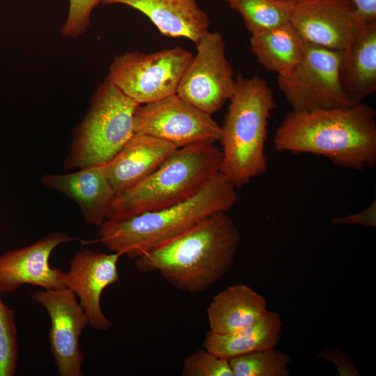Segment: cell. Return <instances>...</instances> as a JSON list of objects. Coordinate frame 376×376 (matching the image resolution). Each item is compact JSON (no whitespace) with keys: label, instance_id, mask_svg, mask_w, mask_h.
<instances>
[{"label":"cell","instance_id":"obj_1","mask_svg":"<svg viewBox=\"0 0 376 376\" xmlns=\"http://www.w3.org/2000/svg\"><path fill=\"white\" fill-rule=\"evenodd\" d=\"M376 111L365 102L287 113L277 127L279 152L310 153L334 164L361 171L376 165Z\"/></svg>","mask_w":376,"mask_h":376},{"label":"cell","instance_id":"obj_2","mask_svg":"<svg viewBox=\"0 0 376 376\" xmlns=\"http://www.w3.org/2000/svg\"><path fill=\"white\" fill-rule=\"evenodd\" d=\"M240 239L227 212H217L173 241L136 258L135 267L142 274L159 272L180 291L203 292L230 270Z\"/></svg>","mask_w":376,"mask_h":376},{"label":"cell","instance_id":"obj_3","mask_svg":"<svg viewBox=\"0 0 376 376\" xmlns=\"http://www.w3.org/2000/svg\"><path fill=\"white\" fill-rule=\"evenodd\" d=\"M237 199L236 188L219 172L185 201L125 219H106L100 226V241L120 256L136 259L180 237L210 214L228 212Z\"/></svg>","mask_w":376,"mask_h":376},{"label":"cell","instance_id":"obj_4","mask_svg":"<svg viewBox=\"0 0 376 376\" xmlns=\"http://www.w3.org/2000/svg\"><path fill=\"white\" fill-rule=\"evenodd\" d=\"M221 126L222 145L220 173L236 189L267 171L265 141L268 120L276 107L268 82L254 75L238 74L235 88Z\"/></svg>","mask_w":376,"mask_h":376},{"label":"cell","instance_id":"obj_5","mask_svg":"<svg viewBox=\"0 0 376 376\" xmlns=\"http://www.w3.org/2000/svg\"><path fill=\"white\" fill-rule=\"evenodd\" d=\"M221 160V150L213 143L177 148L146 178L114 194L107 219L130 218L191 198L220 171Z\"/></svg>","mask_w":376,"mask_h":376},{"label":"cell","instance_id":"obj_6","mask_svg":"<svg viewBox=\"0 0 376 376\" xmlns=\"http://www.w3.org/2000/svg\"><path fill=\"white\" fill-rule=\"evenodd\" d=\"M139 105L106 77L74 132L65 169L102 165L111 159L134 135V116Z\"/></svg>","mask_w":376,"mask_h":376},{"label":"cell","instance_id":"obj_7","mask_svg":"<svg viewBox=\"0 0 376 376\" xmlns=\"http://www.w3.org/2000/svg\"><path fill=\"white\" fill-rule=\"evenodd\" d=\"M193 57L179 46L152 53L125 52L113 58L107 77L136 102L145 104L175 94Z\"/></svg>","mask_w":376,"mask_h":376},{"label":"cell","instance_id":"obj_8","mask_svg":"<svg viewBox=\"0 0 376 376\" xmlns=\"http://www.w3.org/2000/svg\"><path fill=\"white\" fill-rule=\"evenodd\" d=\"M340 52L306 43L304 54L278 85L293 111L338 108L354 104L339 77Z\"/></svg>","mask_w":376,"mask_h":376},{"label":"cell","instance_id":"obj_9","mask_svg":"<svg viewBox=\"0 0 376 376\" xmlns=\"http://www.w3.org/2000/svg\"><path fill=\"white\" fill-rule=\"evenodd\" d=\"M134 133L150 135L176 148L219 141L221 126L210 115L176 93L140 104L134 116Z\"/></svg>","mask_w":376,"mask_h":376},{"label":"cell","instance_id":"obj_10","mask_svg":"<svg viewBox=\"0 0 376 376\" xmlns=\"http://www.w3.org/2000/svg\"><path fill=\"white\" fill-rule=\"evenodd\" d=\"M195 45L196 54L182 75L176 94L212 115L233 95L235 78L219 33L207 31Z\"/></svg>","mask_w":376,"mask_h":376},{"label":"cell","instance_id":"obj_11","mask_svg":"<svg viewBox=\"0 0 376 376\" xmlns=\"http://www.w3.org/2000/svg\"><path fill=\"white\" fill-rule=\"evenodd\" d=\"M32 298L50 317L49 340L59 375H84V357L79 340L89 321L75 294L66 288L36 291Z\"/></svg>","mask_w":376,"mask_h":376},{"label":"cell","instance_id":"obj_12","mask_svg":"<svg viewBox=\"0 0 376 376\" xmlns=\"http://www.w3.org/2000/svg\"><path fill=\"white\" fill-rule=\"evenodd\" d=\"M290 22L306 42L340 52L361 22L352 0H301Z\"/></svg>","mask_w":376,"mask_h":376},{"label":"cell","instance_id":"obj_13","mask_svg":"<svg viewBox=\"0 0 376 376\" xmlns=\"http://www.w3.org/2000/svg\"><path fill=\"white\" fill-rule=\"evenodd\" d=\"M75 240L61 233H50L34 244L8 251L0 256V293L12 292L24 285L45 290L66 288V273L49 265V257L58 245Z\"/></svg>","mask_w":376,"mask_h":376},{"label":"cell","instance_id":"obj_14","mask_svg":"<svg viewBox=\"0 0 376 376\" xmlns=\"http://www.w3.org/2000/svg\"><path fill=\"white\" fill-rule=\"evenodd\" d=\"M120 254L96 252L88 249L77 251L66 273V288L79 298L89 324L95 329L106 331L113 327L100 307L104 289L118 280L117 263Z\"/></svg>","mask_w":376,"mask_h":376},{"label":"cell","instance_id":"obj_15","mask_svg":"<svg viewBox=\"0 0 376 376\" xmlns=\"http://www.w3.org/2000/svg\"><path fill=\"white\" fill-rule=\"evenodd\" d=\"M177 148L158 138L134 133L111 159L102 164L114 194L146 178Z\"/></svg>","mask_w":376,"mask_h":376},{"label":"cell","instance_id":"obj_16","mask_svg":"<svg viewBox=\"0 0 376 376\" xmlns=\"http://www.w3.org/2000/svg\"><path fill=\"white\" fill-rule=\"evenodd\" d=\"M339 77L343 89L356 104L376 91V22H360L340 51Z\"/></svg>","mask_w":376,"mask_h":376},{"label":"cell","instance_id":"obj_17","mask_svg":"<svg viewBox=\"0 0 376 376\" xmlns=\"http://www.w3.org/2000/svg\"><path fill=\"white\" fill-rule=\"evenodd\" d=\"M42 183L76 203L87 224L100 226L107 219L114 193L102 165L82 168L70 173L47 174L42 178Z\"/></svg>","mask_w":376,"mask_h":376},{"label":"cell","instance_id":"obj_18","mask_svg":"<svg viewBox=\"0 0 376 376\" xmlns=\"http://www.w3.org/2000/svg\"><path fill=\"white\" fill-rule=\"evenodd\" d=\"M102 3L131 7L148 17L162 35L185 38L194 44L208 31L210 24L196 0H103Z\"/></svg>","mask_w":376,"mask_h":376},{"label":"cell","instance_id":"obj_19","mask_svg":"<svg viewBox=\"0 0 376 376\" xmlns=\"http://www.w3.org/2000/svg\"><path fill=\"white\" fill-rule=\"evenodd\" d=\"M267 312L263 295L245 284H235L215 295L208 306L210 331L233 333L258 322Z\"/></svg>","mask_w":376,"mask_h":376},{"label":"cell","instance_id":"obj_20","mask_svg":"<svg viewBox=\"0 0 376 376\" xmlns=\"http://www.w3.org/2000/svg\"><path fill=\"white\" fill-rule=\"evenodd\" d=\"M282 327L280 315L268 311L260 320L240 331L227 334L208 331L203 344L205 350L229 360L242 354L275 348Z\"/></svg>","mask_w":376,"mask_h":376},{"label":"cell","instance_id":"obj_21","mask_svg":"<svg viewBox=\"0 0 376 376\" xmlns=\"http://www.w3.org/2000/svg\"><path fill=\"white\" fill-rule=\"evenodd\" d=\"M249 42L259 63L278 76L287 74L297 65L307 43L290 22L251 34Z\"/></svg>","mask_w":376,"mask_h":376},{"label":"cell","instance_id":"obj_22","mask_svg":"<svg viewBox=\"0 0 376 376\" xmlns=\"http://www.w3.org/2000/svg\"><path fill=\"white\" fill-rule=\"evenodd\" d=\"M251 34L290 22L293 4L281 0H224Z\"/></svg>","mask_w":376,"mask_h":376},{"label":"cell","instance_id":"obj_23","mask_svg":"<svg viewBox=\"0 0 376 376\" xmlns=\"http://www.w3.org/2000/svg\"><path fill=\"white\" fill-rule=\"evenodd\" d=\"M291 357L275 348L258 350L229 359L234 376H288Z\"/></svg>","mask_w":376,"mask_h":376},{"label":"cell","instance_id":"obj_24","mask_svg":"<svg viewBox=\"0 0 376 376\" xmlns=\"http://www.w3.org/2000/svg\"><path fill=\"white\" fill-rule=\"evenodd\" d=\"M17 334L14 311L0 297V376L15 375L19 355Z\"/></svg>","mask_w":376,"mask_h":376},{"label":"cell","instance_id":"obj_25","mask_svg":"<svg viewBox=\"0 0 376 376\" xmlns=\"http://www.w3.org/2000/svg\"><path fill=\"white\" fill-rule=\"evenodd\" d=\"M182 376H234L229 360L204 349L187 357Z\"/></svg>","mask_w":376,"mask_h":376},{"label":"cell","instance_id":"obj_26","mask_svg":"<svg viewBox=\"0 0 376 376\" xmlns=\"http://www.w3.org/2000/svg\"><path fill=\"white\" fill-rule=\"evenodd\" d=\"M103 0H69V10L61 30L63 36L77 38L91 24L93 10Z\"/></svg>","mask_w":376,"mask_h":376},{"label":"cell","instance_id":"obj_27","mask_svg":"<svg viewBox=\"0 0 376 376\" xmlns=\"http://www.w3.org/2000/svg\"><path fill=\"white\" fill-rule=\"evenodd\" d=\"M318 358L324 359L334 364L340 376H359L360 373L352 358L339 348H329L322 350Z\"/></svg>","mask_w":376,"mask_h":376},{"label":"cell","instance_id":"obj_28","mask_svg":"<svg viewBox=\"0 0 376 376\" xmlns=\"http://www.w3.org/2000/svg\"><path fill=\"white\" fill-rule=\"evenodd\" d=\"M334 225H359L376 227V200L365 210L350 215L334 217L331 220Z\"/></svg>","mask_w":376,"mask_h":376},{"label":"cell","instance_id":"obj_29","mask_svg":"<svg viewBox=\"0 0 376 376\" xmlns=\"http://www.w3.org/2000/svg\"><path fill=\"white\" fill-rule=\"evenodd\" d=\"M361 22H376V0H352Z\"/></svg>","mask_w":376,"mask_h":376},{"label":"cell","instance_id":"obj_30","mask_svg":"<svg viewBox=\"0 0 376 376\" xmlns=\"http://www.w3.org/2000/svg\"><path fill=\"white\" fill-rule=\"evenodd\" d=\"M281 1H287V2H290V3H295L297 1H299L301 0H281Z\"/></svg>","mask_w":376,"mask_h":376}]
</instances>
